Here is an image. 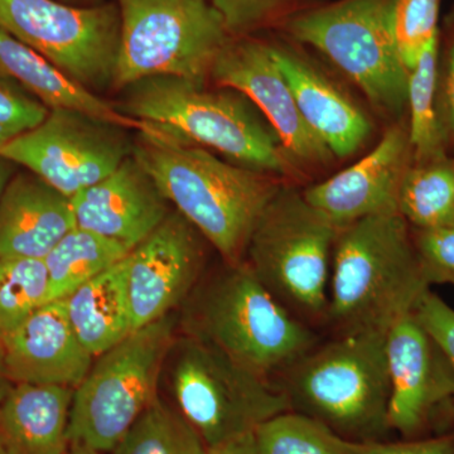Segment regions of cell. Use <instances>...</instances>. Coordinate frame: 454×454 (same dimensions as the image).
<instances>
[{"instance_id": "obj_37", "label": "cell", "mask_w": 454, "mask_h": 454, "mask_svg": "<svg viewBox=\"0 0 454 454\" xmlns=\"http://www.w3.org/2000/svg\"><path fill=\"white\" fill-rule=\"evenodd\" d=\"M206 454H258L255 434L249 433V434L227 441L225 443L207 448Z\"/></svg>"}, {"instance_id": "obj_27", "label": "cell", "mask_w": 454, "mask_h": 454, "mask_svg": "<svg viewBox=\"0 0 454 454\" xmlns=\"http://www.w3.org/2000/svg\"><path fill=\"white\" fill-rule=\"evenodd\" d=\"M254 434L258 454H366L369 446L294 411L271 418Z\"/></svg>"}, {"instance_id": "obj_2", "label": "cell", "mask_w": 454, "mask_h": 454, "mask_svg": "<svg viewBox=\"0 0 454 454\" xmlns=\"http://www.w3.org/2000/svg\"><path fill=\"white\" fill-rule=\"evenodd\" d=\"M178 333L273 381L321 340L245 262L202 277L178 310Z\"/></svg>"}, {"instance_id": "obj_7", "label": "cell", "mask_w": 454, "mask_h": 454, "mask_svg": "<svg viewBox=\"0 0 454 454\" xmlns=\"http://www.w3.org/2000/svg\"><path fill=\"white\" fill-rule=\"evenodd\" d=\"M162 381L173 406L207 448L255 433L262 423L292 411L276 381L181 333L173 340Z\"/></svg>"}, {"instance_id": "obj_17", "label": "cell", "mask_w": 454, "mask_h": 454, "mask_svg": "<svg viewBox=\"0 0 454 454\" xmlns=\"http://www.w3.org/2000/svg\"><path fill=\"white\" fill-rule=\"evenodd\" d=\"M76 227L127 245L145 240L173 210L133 154L112 175L71 199Z\"/></svg>"}, {"instance_id": "obj_1", "label": "cell", "mask_w": 454, "mask_h": 454, "mask_svg": "<svg viewBox=\"0 0 454 454\" xmlns=\"http://www.w3.org/2000/svg\"><path fill=\"white\" fill-rule=\"evenodd\" d=\"M133 155L170 205L190 221L227 264H240L279 178L221 160L170 134L139 133Z\"/></svg>"}, {"instance_id": "obj_12", "label": "cell", "mask_w": 454, "mask_h": 454, "mask_svg": "<svg viewBox=\"0 0 454 454\" xmlns=\"http://www.w3.org/2000/svg\"><path fill=\"white\" fill-rule=\"evenodd\" d=\"M129 131L77 110L52 109L0 153L73 199L133 154Z\"/></svg>"}, {"instance_id": "obj_8", "label": "cell", "mask_w": 454, "mask_h": 454, "mask_svg": "<svg viewBox=\"0 0 454 454\" xmlns=\"http://www.w3.org/2000/svg\"><path fill=\"white\" fill-rule=\"evenodd\" d=\"M178 333V312L133 331L95 357L74 389L71 446L110 452L131 424L160 396L164 365Z\"/></svg>"}, {"instance_id": "obj_31", "label": "cell", "mask_w": 454, "mask_h": 454, "mask_svg": "<svg viewBox=\"0 0 454 454\" xmlns=\"http://www.w3.org/2000/svg\"><path fill=\"white\" fill-rule=\"evenodd\" d=\"M50 109L13 80L0 74V151L27 131L35 129Z\"/></svg>"}, {"instance_id": "obj_18", "label": "cell", "mask_w": 454, "mask_h": 454, "mask_svg": "<svg viewBox=\"0 0 454 454\" xmlns=\"http://www.w3.org/2000/svg\"><path fill=\"white\" fill-rule=\"evenodd\" d=\"M0 343L5 370L13 384L76 389L95 360L74 333L65 300L43 304Z\"/></svg>"}, {"instance_id": "obj_5", "label": "cell", "mask_w": 454, "mask_h": 454, "mask_svg": "<svg viewBox=\"0 0 454 454\" xmlns=\"http://www.w3.org/2000/svg\"><path fill=\"white\" fill-rule=\"evenodd\" d=\"M387 333L360 331L319 340L276 381L292 411L352 441L380 442L390 429Z\"/></svg>"}, {"instance_id": "obj_42", "label": "cell", "mask_w": 454, "mask_h": 454, "mask_svg": "<svg viewBox=\"0 0 454 454\" xmlns=\"http://www.w3.org/2000/svg\"><path fill=\"white\" fill-rule=\"evenodd\" d=\"M0 454H5L4 450H3L2 446H0Z\"/></svg>"}, {"instance_id": "obj_23", "label": "cell", "mask_w": 454, "mask_h": 454, "mask_svg": "<svg viewBox=\"0 0 454 454\" xmlns=\"http://www.w3.org/2000/svg\"><path fill=\"white\" fill-rule=\"evenodd\" d=\"M125 258L65 300L74 333L95 357L136 331Z\"/></svg>"}, {"instance_id": "obj_21", "label": "cell", "mask_w": 454, "mask_h": 454, "mask_svg": "<svg viewBox=\"0 0 454 454\" xmlns=\"http://www.w3.org/2000/svg\"><path fill=\"white\" fill-rule=\"evenodd\" d=\"M0 74L13 80L41 103L52 109H71L97 116L125 129L160 136L162 128L137 121L91 90L80 85L64 71L0 28Z\"/></svg>"}, {"instance_id": "obj_20", "label": "cell", "mask_w": 454, "mask_h": 454, "mask_svg": "<svg viewBox=\"0 0 454 454\" xmlns=\"http://www.w3.org/2000/svg\"><path fill=\"white\" fill-rule=\"evenodd\" d=\"M74 227L70 197L20 168L0 199V258L44 259Z\"/></svg>"}, {"instance_id": "obj_3", "label": "cell", "mask_w": 454, "mask_h": 454, "mask_svg": "<svg viewBox=\"0 0 454 454\" xmlns=\"http://www.w3.org/2000/svg\"><path fill=\"white\" fill-rule=\"evenodd\" d=\"M121 110L182 142L277 178L301 175L276 131L243 92L176 76H151L121 90Z\"/></svg>"}, {"instance_id": "obj_36", "label": "cell", "mask_w": 454, "mask_h": 454, "mask_svg": "<svg viewBox=\"0 0 454 454\" xmlns=\"http://www.w3.org/2000/svg\"><path fill=\"white\" fill-rule=\"evenodd\" d=\"M366 454H454V433L428 439H411L400 443L370 442Z\"/></svg>"}, {"instance_id": "obj_4", "label": "cell", "mask_w": 454, "mask_h": 454, "mask_svg": "<svg viewBox=\"0 0 454 454\" xmlns=\"http://www.w3.org/2000/svg\"><path fill=\"white\" fill-rule=\"evenodd\" d=\"M429 289L402 215L355 221L334 243L325 327L333 334L387 331Z\"/></svg>"}, {"instance_id": "obj_41", "label": "cell", "mask_w": 454, "mask_h": 454, "mask_svg": "<svg viewBox=\"0 0 454 454\" xmlns=\"http://www.w3.org/2000/svg\"><path fill=\"white\" fill-rule=\"evenodd\" d=\"M61 2L67 3V4L71 5H90V2H92V0H61Z\"/></svg>"}, {"instance_id": "obj_6", "label": "cell", "mask_w": 454, "mask_h": 454, "mask_svg": "<svg viewBox=\"0 0 454 454\" xmlns=\"http://www.w3.org/2000/svg\"><path fill=\"white\" fill-rule=\"evenodd\" d=\"M342 227L282 184L254 230L244 262L293 315L325 327L334 243Z\"/></svg>"}, {"instance_id": "obj_11", "label": "cell", "mask_w": 454, "mask_h": 454, "mask_svg": "<svg viewBox=\"0 0 454 454\" xmlns=\"http://www.w3.org/2000/svg\"><path fill=\"white\" fill-rule=\"evenodd\" d=\"M0 28L98 92L113 89L121 44L116 3L71 5L61 0H0Z\"/></svg>"}, {"instance_id": "obj_16", "label": "cell", "mask_w": 454, "mask_h": 454, "mask_svg": "<svg viewBox=\"0 0 454 454\" xmlns=\"http://www.w3.org/2000/svg\"><path fill=\"white\" fill-rule=\"evenodd\" d=\"M413 162L408 122H393L363 160L303 191L310 205L336 225L376 215L399 214V192Z\"/></svg>"}, {"instance_id": "obj_19", "label": "cell", "mask_w": 454, "mask_h": 454, "mask_svg": "<svg viewBox=\"0 0 454 454\" xmlns=\"http://www.w3.org/2000/svg\"><path fill=\"white\" fill-rule=\"evenodd\" d=\"M268 46L310 130L334 158L357 153L372 134L369 116L291 44L268 42Z\"/></svg>"}, {"instance_id": "obj_25", "label": "cell", "mask_w": 454, "mask_h": 454, "mask_svg": "<svg viewBox=\"0 0 454 454\" xmlns=\"http://www.w3.org/2000/svg\"><path fill=\"white\" fill-rule=\"evenodd\" d=\"M397 210L413 229L453 223V155L411 162L400 187Z\"/></svg>"}, {"instance_id": "obj_39", "label": "cell", "mask_w": 454, "mask_h": 454, "mask_svg": "<svg viewBox=\"0 0 454 454\" xmlns=\"http://www.w3.org/2000/svg\"><path fill=\"white\" fill-rule=\"evenodd\" d=\"M12 385H13V382L9 380L7 370H5L4 365V357H3L2 343H0V402L7 395Z\"/></svg>"}, {"instance_id": "obj_15", "label": "cell", "mask_w": 454, "mask_h": 454, "mask_svg": "<svg viewBox=\"0 0 454 454\" xmlns=\"http://www.w3.org/2000/svg\"><path fill=\"white\" fill-rule=\"evenodd\" d=\"M387 357L389 428L406 438L417 437L438 415H448L454 395L452 366L414 313L387 330Z\"/></svg>"}, {"instance_id": "obj_35", "label": "cell", "mask_w": 454, "mask_h": 454, "mask_svg": "<svg viewBox=\"0 0 454 454\" xmlns=\"http://www.w3.org/2000/svg\"><path fill=\"white\" fill-rule=\"evenodd\" d=\"M437 112L448 153L454 157V20L439 52Z\"/></svg>"}, {"instance_id": "obj_26", "label": "cell", "mask_w": 454, "mask_h": 454, "mask_svg": "<svg viewBox=\"0 0 454 454\" xmlns=\"http://www.w3.org/2000/svg\"><path fill=\"white\" fill-rule=\"evenodd\" d=\"M439 52L441 35L430 42L409 74V139L413 149V162L417 163L450 155L444 143L437 112Z\"/></svg>"}, {"instance_id": "obj_14", "label": "cell", "mask_w": 454, "mask_h": 454, "mask_svg": "<svg viewBox=\"0 0 454 454\" xmlns=\"http://www.w3.org/2000/svg\"><path fill=\"white\" fill-rule=\"evenodd\" d=\"M210 79L217 86L238 90L249 98L301 169L328 166L334 160L333 152L301 116L267 41L250 35L231 38L217 57Z\"/></svg>"}, {"instance_id": "obj_24", "label": "cell", "mask_w": 454, "mask_h": 454, "mask_svg": "<svg viewBox=\"0 0 454 454\" xmlns=\"http://www.w3.org/2000/svg\"><path fill=\"white\" fill-rule=\"evenodd\" d=\"M130 252L127 245L74 227L44 256L49 274V301L70 297Z\"/></svg>"}, {"instance_id": "obj_22", "label": "cell", "mask_w": 454, "mask_h": 454, "mask_svg": "<svg viewBox=\"0 0 454 454\" xmlns=\"http://www.w3.org/2000/svg\"><path fill=\"white\" fill-rule=\"evenodd\" d=\"M74 393L59 385H12L0 402V446L5 454L67 452Z\"/></svg>"}, {"instance_id": "obj_10", "label": "cell", "mask_w": 454, "mask_h": 454, "mask_svg": "<svg viewBox=\"0 0 454 454\" xmlns=\"http://www.w3.org/2000/svg\"><path fill=\"white\" fill-rule=\"evenodd\" d=\"M121 44L113 89L151 76L206 83L231 40L208 0H116Z\"/></svg>"}, {"instance_id": "obj_33", "label": "cell", "mask_w": 454, "mask_h": 454, "mask_svg": "<svg viewBox=\"0 0 454 454\" xmlns=\"http://www.w3.org/2000/svg\"><path fill=\"white\" fill-rule=\"evenodd\" d=\"M232 38L250 35L279 17L294 0H208Z\"/></svg>"}, {"instance_id": "obj_40", "label": "cell", "mask_w": 454, "mask_h": 454, "mask_svg": "<svg viewBox=\"0 0 454 454\" xmlns=\"http://www.w3.org/2000/svg\"><path fill=\"white\" fill-rule=\"evenodd\" d=\"M65 454H101L100 452H97V450H91V448L77 446V444H73L70 448H68L67 452Z\"/></svg>"}, {"instance_id": "obj_28", "label": "cell", "mask_w": 454, "mask_h": 454, "mask_svg": "<svg viewBox=\"0 0 454 454\" xmlns=\"http://www.w3.org/2000/svg\"><path fill=\"white\" fill-rule=\"evenodd\" d=\"M199 433L162 396L140 414L110 454H206Z\"/></svg>"}, {"instance_id": "obj_38", "label": "cell", "mask_w": 454, "mask_h": 454, "mask_svg": "<svg viewBox=\"0 0 454 454\" xmlns=\"http://www.w3.org/2000/svg\"><path fill=\"white\" fill-rule=\"evenodd\" d=\"M20 168V167L17 163H14L13 160L0 153V199H2L9 182H11V179L14 177V175H16Z\"/></svg>"}, {"instance_id": "obj_29", "label": "cell", "mask_w": 454, "mask_h": 454, "mask_svg": "<svg viewBox=\"0 0 454 454\" xmlns=\"http://www.w3.org/2000/svg\"><path fill=\"white\" fill-rule=\"evenodd\" d=\"M49 303L43 259L0 258V340Z\"/></svg>"}, {"instance_id": "obj_30", "label": "cell", "mask_w": 454, "mask_h": 454, "mask_svg": "<svg viewBox=\"0 0 454 454\" xmlns=\"http://www.w3.org/2000/svg\"><path fill=\"white\" fill-rule=\"evenodd\" d=\"M441 0H394L391 13L394 40L409 73L424 50L439 35Z\"/></svg>"}, {"instance_id": "obj_9", "label": "cell", "mask_w": 454, "mask_h": 454, "mask_svg": "<svg viewBox=\"0 0 454 454\" xmlns=\"http://www.w3.org/2000/svg\"><path fill=\"white\" fill-rule=\"evenodd\" d=\"M394 0H339L293 14L284 31L331 62L394 122L408 113L409 70L391 27Z\"/></svg>"}, {"instance_id": "obj_32", "label": "cell", "mask_w": 454, "mask_h": 454, "mask_svg": "<svg viewBox=\"0 0 454 454\" xmlns=\"http://www.w3.org/2000/svg\"><path fill=\"white\" fill-rule=\"evenodd\" d=\"M411 234L420 269L428 286H454V223L429 229L411 227Z\"/></svg>"}, {"instance_id": "obj_13", "label": "cell", "mask_w": 454, "mask_h": 454, "mask_svg": "<svg viewBox=\"0 0 454 454\" xmlns=\"http://www.w3.org/2000/svg\"><path fill=\"white\" fill-rule=\"evenodd\" d=\"M206 244L173 208L127 258L134 330L178 312L205 276Z\"/></svg>"}, {"instance_id": "obj_34", "label": "cell", "mask_w": 454, "mask_h": 454, "mask_svg": "<svg viewBox=\"0 0 454 454\" xmlns=\"http://www.w3.org/2000/svg\"><path fill=\"white\" fill-rule=\"evenodd\" d=\"M420 325L443 349L454 373V309L432 291L426 293L414 309ZM447 417L454 420V395Z\"/></svg>"}]
</instances>
